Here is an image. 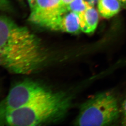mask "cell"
I'll return each instance as SVG.
<instances>
[{
	"label": "cell",
	"mask_w": 126,
	"mask_h": 126,
	"mask_svg": "<svg viewBox=\"0 0 126 126\" xmlns=\"http://www.w3.org/2000/svg\"><path fill=\"white\" fill-rule=\"evenodd\" d=\"M48 55L39 39L28 28L5 16L0 19V63L10 72L27 75L42 67Z\"/></svg>",
	"instance_id": "obj_1"
},
{
	"label": "cell",
	"mask_w": 126,
	"mask_h": 126,
	"mask_svg": "<svg viewBox=\"0 0 126 126\" xmlns=\"http://www.w3.org/2000/svg\"><path fill=\"white\" fill-rule=\"evenodd\" d=\"M70 97L62 92L49 96L7 113L1 117L5 125L31 126L42 125L61 119L70 107Z\"/></svg>",
	"instance_id": "obj_2"
},
{
	"label": "cell",
	"mask_w": 126,
	"mask_h": 126,
	"mask_svg": "<svg viewBox=\"0 0 126 126\" xmlns=\"http://www.w3.org/2000/svg\"><path fill=\"white\" fill-rule=\"evenodd\" d=\"M120 111L116 97L109 92L97 94L82 105L75 122L79 126H106L118 120Z\"/></svg>",
	"instance_id": "obj_3"
},
{
	"label": "cell",
	"mask_w": 126,
	"mask_h": 126,
	"mask_svg": "<svg viewBox=\"0 0 126 126\" xmlns=\"http://www.w3.org/2000/svg\"><path fill=\"white\" fill-rule=\"evenodd\" d=\"M53 92L43 84L25 80L15 84L1 103L0 117L50 95Z\"/></svg>",
	"instance_id": "obj_4"
},
{
	"label": "cell",
	"mask_w": 126,
	"mask_h": 126,
	"mask_svg": "<svg viewBox=\"0 0 126 126\" xmlns=\"http://www.w3.org/2000/svg\"><path fill=\"white\" fill-rule=\"evenodd\" d=\"M29 20L40 26L61 31L62 18L69 10L62 0H36Z\"/></svg>",
	"instance_id": "obj_5"
},
{
	"label": "cell",
	"mask_w": 126,
	"mask_h": 126,
	"mask_svg": "<svg viewBox=\"0 0 126 126\" xmlns=\"http://www.w3.org/2000/svg\"><path fill=\"white\" fill-rule=\"evenodd\" d=\"M61 31L74 34L82 31L79 15L69 10L66 12L62 18Z\"/></svg>",
	"instance_id": "obj_6"
},
{
	"label": "cell",
	"mask_w": 126,
	"mask_h": 126,
	"mask_svg": "<svg viewBox=\"0 0 126 126\" xmlns=\"http://www.w3.org/2000/svg\"><path fill=\"white\" fill-rule=\"evenodd\" d=\"M98 12L91 6L86 11L84 16L80 20L81 30L86 33L91 34L96 28L98 22Z\"/></svg>",
	"instance_id": "obj_7"
},
{
	"label": "cell",
	"mask_w": 126,
	"mask_h": 126,
	"mask_svg": "<svg viewBox=\"0 0 126 126\" xmlns=\"http://www.w3.org/2000/svg\"><path fill=\"white\" fill-rule=\"evenodd\" d=\"M121 4L118 0H99L98 9L100 15L105 18H110L120 11Z\"/></svg>",
	"instance_id": "obj_8"
},
{
	"label": "cell",
	"mask_w": 126,
	"mask_h": 126,
	"mask_svg": "<svg viewBox=\"0 0 126 126\" xmlns=\"http://www.w3.org/2000/svg\"><path fill=\"white\" fill-rule=\"evenodd\" d=\"M91 6L85 0H74L68 5V7L69 10L77 14L81 19L83 17L87 9Z\"/></svg>",
	"instance_id": "obj_9"
},
{
	"label": "cell",
	"mask_w": 126,
	"mask_h": 126,
	"mask_svg": "<svg viewBox=\"0 0 126 126\" xmlns=\"http://www.w3.org/2000/svg\"><path fill=\"white\" fill-rule=\"evenodd\" d=\"M121 107L122 113V125L126 126V98L123 102Z\"/></svg>",
	"instance_id": "obj_10"
},
{
	"label": "cell",
	"mask_w": 126,
	"mask_h": 126,
	"mask_svg": "<svg viewBox=\"0 0 126 126\" xmlns=\"http://www.w3.org/2000/svg\"><path fill=\"white\" fill-rule=\"evenodd\" d=\"M31 9L33 8L36 4V0H27Z\"/></svg>",
	"instance_id": "obj_11"
},
{
	"label": "cell",
	"mask_w": 126,
	"mask_h": 126,
	"mask_svg": "<svg viewBox=\"0 0 126 126\" xmlns=\"http://www.w3.org/2000/svg\"><path fill=\"white\" fill-rule=\"evenodd\" d=\"M74 0H62V2L64 5L68 6L70 3H71Z\"/></svg>",
	"instance_id": "obj_12"
},
{
	"label": "cell",
	"mask_w": 126,
	"mask_h": 126,
	"mask_svg": "<svg viewBox=\"0 0 126 126\" xmlns=\"http://www.w3.org/2000/svg\"><path fill=\"white\" fill-rule=\"evenodd\" d=\"M87 2H88L91 6L93 7L95 4V2L94 0H85Z\"/></svg>",
	"instance_id": "obj_13"
},
{
	"label": "cell",
	"mask_w": 126,
	"mask_h": 126,
	"mask_svg": "<svg viewBox=\"0 0 126 126\" xmlns=\"http://www.w3.org/2000/svg\"><path fill=\"white\" fill-rule=\"evenodd\" d=\"M121 5L126 9V0H119Z\"/></svg>",
	"instance_id": "obj_14"
},
{
	"label": "cell",
	"mask_w": 126,
	"mask_h": 126,
	"mask_svg": "<svg viewBox=\"0 0 126 126\" xmlns=\"http://www.w3.org/2000/svg\"><path fill=\"white\" fill-rule=\"evenodd\" d=\"M99 0H94L95 4L97 2H98Z\"/></svg>",
	"instance_id": "obj_15"
}]
</instances>
